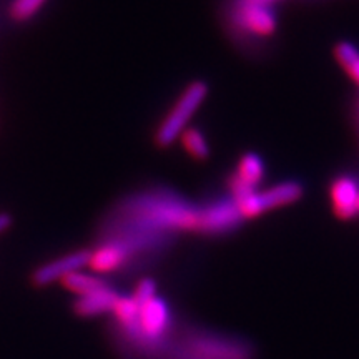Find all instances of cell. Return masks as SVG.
I'll return each instance as SVG.
<instances>
[{"instance_id":"1","label":"cell","mask_w":359,"mask_h":359,"mask_svg":"<svg viewBox=\"0 0 359 359\" xmlns=\"http://www.w3.org/2000/svg\"><path fill=\"white\" fill-rule=\"evenodd\" d=\"M198 208L172 196H155L138 203L137 217L142 230L154 231H196Z\"/></svg>"},{"instance_id":"2","label":"cell","mask_w":359,"mask_h":359,"mask_svg":"<svg viewBox=\"0 0 359 359\" xmlns=\"http://www.w3.org/2000/svg\"><path fill=\"white\" fill-rule=\"evenodd\" d=\"M172 326V309L163 298L156 294L145 302H138L137 321L127 336L133 344L145 351H158L161 344L167 341Z\"/></svg>"},{"instance_id":"3","label":"cell","mask_w":359,"mask_h":359,"mask_svg":"<svg viewBox=\"0 0 359 359\" xmlns=\"http://www.w3.org/2000/svg\"><path fill=\"white\" fill-rule=\"evenodd\" d=\"M248 344L233 336L196 331L178 343L173 359H251Z\"/></svg>"},{"instance_id":"4","label":"cell","mask_w":359,"mask_h":359,"mask_svg":"<svg viewBox=\"0 0 359 359\" xmlns=\"http://www.w3.org/2000/svg\"><path fill=\"white\" fill-rule=\"evenodd\" d=\"M208 95V85L201 80L191 82L188 87L183 90L182 95L175 102L172 110L168 111L163 122L156 128L155 133V143L160 148H167L172 145L175 140H178L182 135L188 128V123L193 118V115L200 110Z\"/></svg>"},{"instance_id":"5","label":"cell","mask_w":359,"mask_h":359,"mask_svg":"<svg viewBox=\"0 0 359 359\" xmlns=\"http://www.w3.org/2000/svg\"><path fill=\"white\" fill-rule=\"evenodd\" d=\"M303 187L298 182H283L263 191H255L245 200L236 201L243 218H255L259 215L291 205L303 196Z\"/></svg>"},{"instance_id":"6","label":"cell","mask_w":359,"mask_h":359,"mask_svg":"<svg viewBox=\"0 0 359 359\" xmlns=\"http://www.w3.org/2000/svg\"><path fill=\"white\" fill-rule=\"evenodd\" d=\"M243 219V215L235 200H219L206 206H200L196 231L205 233V235H224L240 226Z\"/></svg>"},{"instance_id":"7","label":"cell","mask_w":359,"mask_h":359,"mask_svg":"<svg viewBox=\"0 0 359 359\" xmlns=\"http://www.w3.org/2000/svg\"><path fill=\"white\" fill-rule=\"evenodd\" d=\"M88 257L90 250H77L43 263L34 271V285L43 288V286H50L53 283H62L67 276L82 271L83 268H88Z\"/></svg>"},{"instance_id":"8","label":"cell","mask_w":359,"mask_h":359,"mask_svg":"<svg viewBox=\"0 0 359 359\" xmlns=\"http://www.w3.org/2000/svg\"><path fill=\"white\" fill-rule=\"evenodd\" d=\"M135 246L128 240H109L98 245L95 250H90L88 268L97 275H109L120 269L128 262Z\"/></svg>"},{"instance_id":"9","label":"cell","mask_w":359,"mask_h":359,"mask_svg":"<svg viewBox=\"0 0 359 359\" xmlns=\"http://www.w3.org/2000/svg\"><path fill=\"white\" fill-rule=\"evenodd\" d=\"M264 178V163L257 154H245L238 161L236 172L230 178L231 198L235 201L245 200L246 196L258 191L257 188Z\"/></svg>"},{"instance_id":"10","label":"cell","mask_w":359,"mask_h":359,"mask_svg":"<svg viewBox=\"0 0 359 359\" xmlns=\"http://www.w3.org/2000/svg\"><path fill=\"white\" fill-rule=\"evenodd\" d=\"M235 22L245 32L257 37H269L275 34L278 25L273 7L253 6V4H238Z\"/></svg>"},{"instance_id":"11","label":"cell","mask_w":359,"mask_h":359,"mask_svg":"<svg viewBox=\"0 0 359 359\" xmlns=\"http://www.w3.org/2000/svg\"><path fill=\"white\" fill-rule=\"evenodd\" d=\"M331 203L334 213L343 219L359 215V185L351 177L336 178L331 185Z\"/></svg>"},{"instance_id":"12","label":"cell","mask_w":359,"mask_h":359,"mask_svg":"<svg viewBox=\"0 0 359 359\" xmlns=\"http://www.w3.org/2000/svg\"><path fill=\"white\" fill-rule=\"evenodd\" d=\"M120 294L109 285L105 288L93 291V293L77 296L74 303V309L82 318L102 316V314L114 311V306Z\"/></svg>"},{"instance_id":"13","label":"cell","mask_w":359,"mask_h":359,"mask_svg":"<svg viewBox=\"0 0 359 359\" xmlns=\"http://www.w3.org/2000/svg\"><path fill=\"white\" fill-rule=\"evenodd\" d=\"M62 286H64L65 290H69L70 293L83 296L105 288V286H109V281L103 276L97 275V273H85L82 269V271H77L74 273V275L67 276L65 280L62 281Z\"/></svg>"},{"instance_id":"14","label":"cell","mask_w":359,"mask_h":359,"mask_svg":"<svg viewBox=\"0 0 359 359\" xmlns=\"http://www.w3.org/2000/svg\"><path fill=\"white\" fill-rule=\"evenodd\" d=\"M178 140L182 142V145L188 151V155H191L195 160H208L210 158L212 150H210L208 140H206L201 130L188 127L185 132L180 135Z\"/></svg>"},{"instance_id":"15","label":"cell","mask_w":359,"mask_h":359,"mask_svg":"<svg viewBox=\"0 0 359 359\" xmlns=\"http://www.w3.org/2000/svg\"><path fill=\"white\" fill-rule=\"evenodd\" d=\"M334 57L343 70L359 85V50L349 42H339L334 47Z\"/></svg>"},{"instance_id":"16","label":"cell","mask_w":359,"mask_h":359,"mask_svg":"<svg viewBox=\"0 0 359 359\" xmlns=\"http://www.w3.org/2000/svg\"><path fill=\"white\" fill-rule=\"evenodd\" d=\"M47 2L48 0H12L8 6V17L15 22H27L34 19Z\"/></svg>"},{"instance_id":"17","label":"cell","mask_w":359,"mask_h":359,"mask_svg":"<svg viewBox=\"0 0 359 359\" xmlns=\"http://www.w3.org/2000/svg\"><path fill=\"white\" fill-rule=\"evenodd\" d=\"M12 217L11 215H8L7 212H0V235H2V233H6L8 228L12 226Z\"/></svg>"},{"instance_id":"18","label":"cell","mask_w":359,"mask_h":359,"mask_svg":"<svg viewBox=\"0 0 359 359\" xmlns=\"http://www.w3.org/2000/svg\"><path fill=\"white\" fill-rule=\"evenodd\" d=\"M276 0H238V4H253V6L271 7Z\"/></svg>"}]
</instances>
